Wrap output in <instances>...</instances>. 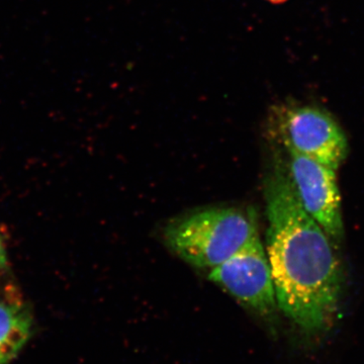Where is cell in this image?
Segmentation results:
<instances>
[{
    "label": "cell",
    "instance_id": "cell-2",
    "mask_svg": "<svg viewBox=\"0 0 364 364\" xmlns=\"http://www.w3.org/2000/svg\"><path fill=\"white\" fill-rule=\"evenodd\" d=\"M258 236L253 210L210 208L173 220L164 230L167 247L198 268L213 269Z\"/></svg>",
    "mask_w": 364,
    "mask_h": 364
},
{
    "label": "cell",
    "instance_id": "cell-5",
    "mask_svg": "<svg viewBox=\"0 0 364 364\" xmlns=\"http://www.w3.org/2000/svg\"><path fill=\"white\" fill-rule=\"evenodd\" d=\"M287 152V170L299 202L332 241L340 243L344 223L336 170L294 151Z\"/></svg>",
    "mask_w": 364,
    "mask_h": 364
},
{
    "label": "cell",
    "instance_id": "cell-7",
    "mask_svg": "<svg viewBox=\"0 0 364 364\" xmlns=\"http://www.w3.org/2000/svg\"><path fill=\"white\" fill-rule=\"evenodd\" d=\"M7 264V256L6 248H4V242L1 240L0 237V269L6 267Z\"/></svg>",
    "mask_w": 364,
    "mask_h": 364
},
{
    "label": "cell",
    "instance_id": "cell-8",
    "mask_svg": "<svg viewBox=\"0 0 364 364\" xmlns=\"http://www.w3.org/2000/svg\"><path fill=\"white\" fill-rule=\"evenodd\" d=\"M267 1L272 2L273 4H284V2H287V0H267Z\"/></svg>",
    "mask_w": 364,
    "mask_h": 364
},
{
    "label": "cell",
    "instance_id": "cell-3",
    "mask_svg": "<svg viewBox=\"0 0 364 364\" xmlns=\"http://www.w3.org/2000/svg\"><path fill=\"white\" fill-rule=\"evenodd\" d=\"M269 131L287 150L337 170L348 155V141L338 122L318 105L287 102L274 105Z\"/></svg>",
    "mask_w": 364,
    "mask_h": 364
},
{
    "label": "cell",
    "instance_id": "cell-4",
    "mask_svg": "<svg viewBox=\"0 0 364 364\" xmlns=\"http://www.w3.org/2000/svg\"><path fill=\"white\" fill-rule=\"evenodd\" d=\"M208 279L244 308L272 322L277 303L267 250L259 235L208 273Z\"/></svg>",
    "mask_w": 364,
    "mask_h": 364
},
{
    "label": "cell",
    "instance_id": "cell-6",
    "mask_svg": "<svg viewBox=\"0 0 364 364\" xmlns=\"http://www.w3.org/2000/svg\"><path fill=\"white\" fill-rule=\"evenodd\" d=\"M33 318L20 299L0 296V364H9L32 336Z\"/></svg>",
    "mask_w": 364,
    "mask_h": 364
},
{
    "label": "cell",
    "instance_id": "cell-1",
    "mask_svg": "<svg viewBox=\"0 0 364 364\" xmlns=\"http://www.w3.org/2000/svg\"><path fill=\"white\" fill-rule=\"evenodd\" d=\"M264 200L277 308L301 331L326 332L338 313L343 286L334 242L301 205L282 162L265 178Z\"/></svg>",
    "mask_w": 364,
    "mask_h": 364
}]
</instances>
